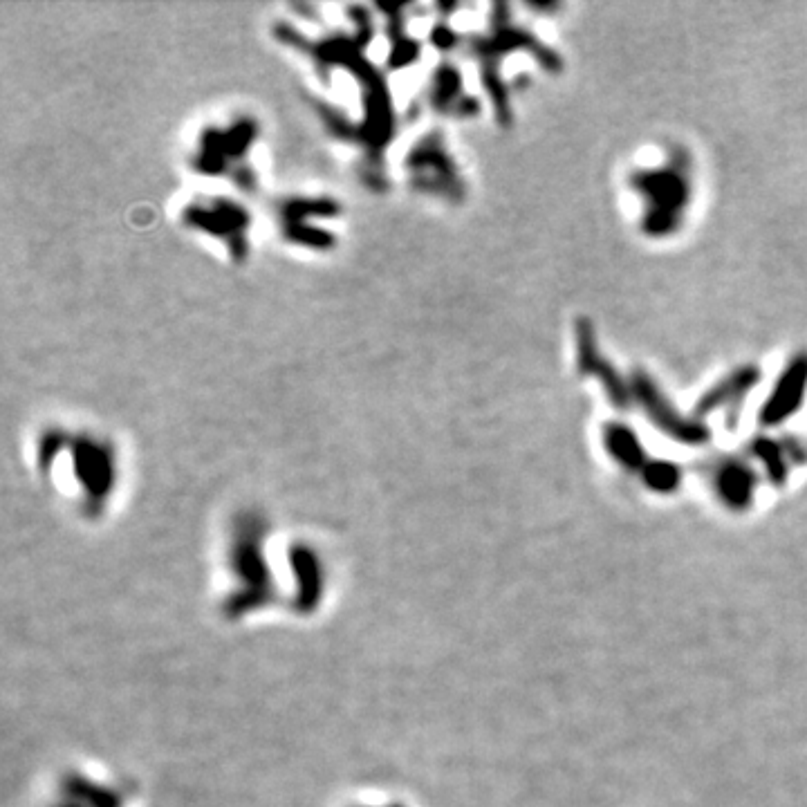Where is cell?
<instances>
[{
  "instance_id": "obj_1",
  "label": "cell",
  "mask_w": 807,
  "mask_h": 807,
  "mask_svg": "<svg viewBox=\"0 0 807 807\" xmlns=\"http://www.w3.org/2000/svg\"><path fill=\"white\" fill-rule=\"evenodd\" d=\"M805 384V368L799 364L790 375H785L781 388H778V397H774V402H769L765 408V415L769 422L781 420L783 415H787V406H794L799 400V393Z\"/></svg>"
}]
</instances>
